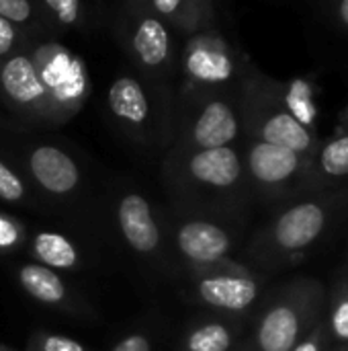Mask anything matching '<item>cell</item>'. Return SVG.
<instances>
[{
	"mask_svg": "<svg viewBox=\"0 0 348 351\" xmlns=\"http://www.w3.org/2000/svg\"><path fill=\"white\" fill-rule=\"evenodd\" d=\"M31 16V4L27 0H0V19L12 23H25Z\"/></svg>",
	"mask_w": 348,
	"mask_h": 351,
	"instance_id": "7402d4cb",
	"label": "cell"
},
{
	"mask_svg": "<svg viewBox=\"0 0 348 351\" xmlns=\"http://www.w3.org/2000/svg\"><path fill=\"white\" fill-rule=\"evenodd\" d=\"M263 105L256 109V136L258 142L273 144L285 150L299 152L304 156H316L320 138L302 128L275 99V95L263 97Z\"/></svg>",
	"mask_w": 348,
	"mask_h": 351,
	"instance_id": "277c9868",
	"label": "cell"
},
{
	"mask_svg": "<svg viewBox=\"0 0 348 351\" xmlns=\"http://www.w3.org/2000/svg\"><path fill=\"white\" fill-rule=\"evenodd\" d=\"M178 6H180L178 0H156L154 2V8L160 10V12H174Z\"/></svg>",
	"mask_w": 348,
	"mask_h": 351,
	"instance_id": "4316f807",
	"label": "cell"
},
{
	"mask_svg": "<svg viewBox=\"0 0 348 351\" xmlns=\"http://www.w3.org/2000/svg\"><path fill=\"white\" fill-rule=\"evenodd\" d=\"M332 339L326 327V315L316 323V327L293 348L291 351H330Z\"/></svg>",
	"mask_w": 348,
	"mask_h": 351,
	"instance_id": "ffe728a7",
	"label": "cell"
},
{
	"mask_svg": "<svg viewBox=\"0 0 348 351\" xmlns=\"http://www.w3.org/2000/svg\"><path fill=\"white\" fill-rule=\"evenodd\" d=\"M312 156H304L293 150H285L273 144L254 142L248 154V169L252 177L271 189L291 187L295 183H312Z\"/></svg>",
	"mask_w": 348,
	"mask_h": 351,
	"instance_id": "3957f363",
	"label": "cell"
},
{
	"mask_svg": "<svg viewBox=\"0 0 348 351\" xmlns=\"http://www.w3.org/2000/svg\"><path fill=\"white\" fill-rule=\"evenodd\" d=\"M191 173L195 179L213 187H232L242 175V162L236 150L224 146L213 150H203L193 156Z\"/></svg>",
	"mask_w": 348,
	"mask_h": 351,
	"instance_id": "7c38bea8",
	"label": "cell"
},
{
	"mask_svg": "<svg viewBox=\"0 0 348 351\" xmlns=\"http://www.w3.org/2000/svg\"><path fill=\"white\" fill-rule=\"evenodd\" d=\"M238 136V117L234 109L224 101H211L199 115L193 138L195 142L205 148H224Z\"/></svg>",
	"mask_w": 348,
	"mask_h": 351,
	"instance_id": "8fae6325",
	"label": "cell"
},
{
	"mask_svg": "<svg viewBox=\"0 0 348 351\" xmlns=\"http://www.w3.org/2000/svg\"><path fill=\"white\" fill-rule=\"evenodd\" d=\"M119 224L125 241L139 253H150L158 247L160 232L150 212L148 202L142 195H127L119 204Z\"/></svg>",
	"mask_w": 348,
	"mask_h": 351,
	"instance_id": "52a82bcc",
	"label": "cell"
},
{
	"mask_svg": "<svg viewBox=\"0 0 348 351\" xmlns=\"http://www.w3.org/2000/svg\"><path fill=\"white\" fill-rule=\"evenodd\" d=\"M25 193L23 183L18 181V177L4 165L0 162V197L8 199V202H16L21 199Z\"/></svg>",
	"mask_w": 348,
	"mask_h": 351,
	"instance_id": "44dd1931",
	"label": "cell"
},
{
	"mask_svg": "<svg viewBox=\"0 0 348 351\" xmlns=\"http://www.w3.org/2000/svg\"><path fill=\"white\" fill-rule=\"evenodd\" d=\"M326 315V290L316 278L287 284L256 327L258 351H291Z\"/></svg>",
	"mask_w": 348,
	"mask_h": 351,
	"instance_id": "6da1fadb",
	"label": "cell"
},
{
	"mask_svg": "<svg viewBox=\"0 0 348 351\" xmlns=\"http://www.w3.org/2000/svg\"><path fill=\"white\" fill-rule=\"evenodd\" d=\"M111 111L129 123H142L148 117V99L135 78H117L109 88Z\"/></svg>",
	"mask_w": 348,
	"mask_h": 351,
	"instance_id": "5bb4252c",
	"label": "cell"
},
{
	"mask_svg": "<svg viewBox=\"0 0 348 351\" xmlns=\"http://www.w3.org/2000/svg\"><path fill=\"white\" fill-rule=\"evenodd\" d=\"M197 292L203 302L215 308L240 313L258 298V284L254 278L244 274H226L203 280Z\"/></svg>",
	"mask_w": 348,
	"mask_h": 351,
	"instance_id": "5b68a950",
	"label": "cell"
},
{
	"mask_svg": "<svg viewBox=\"0 0 348 351\" xmlns=\"http://www.w3.org/2000/svg\"><path fill=\"white\" fill-rule=\"evenodd\" d=\"M14 43V31L8 21L0 19V56H4Z\"/></svg>",
	"mask_w": 348,
	"mask_h": 351,
	"instance_id": "d4e9b609",
	"label": "cell"
},
{
	"mask_svg": "<svg viewBox=\"0 0 348 351\" xmlns=\"http://www.w3.org/2000/svg\"><path fill=\"white\" fill-rule=\"evenodd\" d=\"M23 288L41 302L57 304L66 298V288L62 280L47 267L41 265H25L18 274Z\"/></svg>",
	"mask_w": 348,
	"mask_h": 351,
	"instance_id": "e0dca14e",
	"label": "cell"
},
{
	"mask_svg": "<svg viewBox=\"0 0 348 351\" xmlns=\"http://www.w3.org/2000/svg\"><path fill=\"white\" fill-rule=\"evenodd\" d=\"M318 95H320V84L316 82V78L302 76L281 84L275 93V99L302 128L318 136V117H320Z\"/></svg>",
	"mask_w": 348,
	"mask_h": 351,
	"instance_id": "9c48e42d",
	"label": "cell"
},
{
	"mask_svg": "<svg viewBox=\"0 0 348 351\" xmlns=\"http://www.w3.org/2000/svg\"><path fill=\"white\" fill-rule=\"evenodd\" d=\"M330 351H348V348H334V346H332Z\"/></svg>",
	"mask_w": 348,
	"mask_h": 351,
	"instance_id": "f1b7e54d",
	"label": "cell"
},
{
	"mask_svg": "<svg viewBox=\"0 0 348 351\" xmlns=\"http://www.w3.org/2000/svg\"><path fill=\"white\" fill-rule=\"evenodd\" d=\"M47 6L57 12L62 23H74L80 10L78 0H47Z\"/></svg>",
	"mask_w": 348,
	"mask_h": 351,
	"instance_id": "603a6c76",
	"label": "cell"
},
{
	"mask_svg": "<svg viewBox=\"0 0 348 351\" xmlns=\"http://www.w3.org/2000/svg\"><path fill=\"white\" fill-rule=\"evenodd\" d=\"M332 21L348 33V0H340L332 4Z\"/></svg>",
	"mask_w": 348,
	"mask_h": 351,
	"instance_id": "484cf974",
	"label": "cell"
},
{
	"mask_svg": "<svg viewBox=\"0 0 348 351\" xmlns=\"http://www.w3.org/2000/svg\"><path fill=\"white\" fill-rule=\"evenodd\" d=\"M33 247L37 257L51 267H74L78 261L74 245L55 232H39Z\"/></svg>",
	"mask_w": 348,
	"mask_h": 351,
	"instance_id": "ac0fdd59",
	"label": "cell"
},
{
	"mask_svg": "<svg viewBox=\"0 0 348 351\" xmlns=\"http://www.w3.org/2000/svg\"><path fill=\"white\" fill-rule=\"evenodd\" d=\"M345 183H348V134L336 132L326 142H320L312 165V185L322 191Z\"/></svg>",
	"mask_w": 348,
	"mask_h": 351,
	"instance_id": "30bf717a",
	"label": "cell"
},
{
	"mask_svg": "<svg viewBox=\"0 0 348 351\" xmlns=\"http://www.w3.org/2000/svg\"><path fill=\"white\" fill-rule=\"evenodd\" d=\"M0 78L4 90L18 103H33L43 95V86L35 70V64L25 56L8 60L2 68Z\"/></svg>",
	"mask_w": 348,
	"mask_h": 351,
	"instance_id": "4fadbf2b",
	"label": "cell"
},
{
	"mask_svg": "<svg viewBox=\"0 0 348 351\" xmlns=\"http://www.w3.org/2000/svg\"><path fill=\"white\" fill-rule=\"evenodd\" d=\"M113 351H152V346L144 335H131L123 339L121 343H117V348Z\"/></svg>",
	"mask_w": 348,
	"mask_h": 351,
	"instance_id": "cb8c5ba5",
	"label": "cell"
},
{
	"mask_svg": "<svg viewBox=\"0 0 348 351\" xmlns=\"http://www.w3.org/2000/svg\"><path fill=\"white\" fill-rule=\"evenodd\" d=\"M347 191L320 193L283 210L267 230V249L285 261L304 257L328 232Z\"/></svg>",
	"mask_w": 348,
	"mask_h": 351,
	"instance_id": "7a4b0ae2",
	"label": "cell"
},
{
	"mask_svg": "<svg viewBox=\"0 0 348 351\" xmlns=\"http://www.w3.org/2000/svg\"><path fill=\"white\" fill-rule=\"evenodd\" d=\"M31 173L51 193H68L78 185V167L55 146H39L31 154Z\"/></svg>",
	"mask_w": 348,
	"mask_h": 351,
	"instance_id": "8992f818",
	"label": "cell"
},
{
	"mask_svg": "<svg viewBox=\"0 0 348 351\" xmlns=\"http://www.w3.org/2000/svg\"><path fill=\"white\" fill-rule=\"evenodd\" d=\"M232 247L228 232L209 222H189L178 228V249L193 261H219Z\"/></svg>",
	"mask_w": 348,
	"mask_h": 351,
	"instance_id": "ba28073f",
	"label": "cell"
},
{
	"mask_svg": "<svg viewBox=\"0 0 348 351\" xmlns=\"http://www.w3.org/2000/svg\"><path fill=\"white\" fill-rule=\"evenodd\" d=\"M232 348V333L224 325H205L191 333L189 351H228Z\"/></svg>",
	"mask_w": 348,
	"mask_h": 351,
	"instance_id": "d6986e66",
	"label": "cell"
},
{
	"mask_svg": "<svg viewBox=\"0 0 348 351\" xmlns=\"http://www.w3.org/2000/svg\"><path fill=\"white\" fill-rule=\"evenodd\" d=\"M170 39L166 27L156 19H144L133 37V49L146 66H158L166 60Z\"/></svg>",
	"mask_w": 348,
	"mask_h": 351,
	"instance_id": "9a60e30c",
	"label": "cell"
},
{
	"mask_svg": "<svg viewBox=\"0 0 348 351\" xmlns=\"http://www.w3.org/2000/svg\"><path fill=\"white\" fill-rule=\"evenodd\" d=\"M336 132H340V134H348V105L345 107V111L340 113V125L336 128Z\"/></svg>",
	"mask_w": 348,
	"mask_h": 351,
	"instance_id": "83f0119b",
	"label": "cell"
},
{
	"mask_svg": "<svg viewBox=\"0 0 348 351\" xmlns=\"http://www.w3.org/2000/svg\"><path fill=\"white\" fill-rule=\"evenodd\" d=\"M326 327L334 348H348V276L334 282L326 302Z\"/></svg>",
	"mask_w": 348,
	"mask_h": 351,
	"instance_id": "2e32d148",
	"label": "cell"
}]
</instances>
